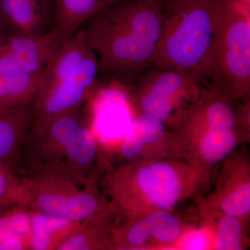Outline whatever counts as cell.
<instances>
[{"label":"cell","instance_id":"obj_9","mask_svg":"<svg viewBox=\"0 0 250 250\" xmlns=\"http://www.w3.org/2000/svg\"><path fill=\"white\" fill-rule=\"evenodd\" d=\"M80 107L62 113L39 132L30 134L28 150L40 170L57 171L67 145L84 123Z\"/></svg>","mask_w":250,"mask_h":250},{"label":"cell","instance_id":"obj_28","mask_svg":"<svg viewBox=\"0 0 250 250\" xmlns=\"http://www.w3.org/2000/svg\"><path fill=\"white\" fill-rule=\"evenodd\" d=\"M1 18H0V34H2V33H1Z\"/></svg>","mask_w":250,"mask_h":250},{"label":"cell","instance_id":"obj_20","mask_svg":"<svg viewBox=\"0 0 250 250\" xmlns=\"http://www.w3.org/2000/svg\"><path fill=\"white\" fill-rule=\"evenodd\" d=\"M149 241L170 246L175 244L183 234V224L169 210H156L142 217Z\"/></svg>","mask_w":250,"mask_h":250},{"label":"cell","instance_id":"obj_27","mask_svg":"<svg viewBox=\"0 0 250 250\" xmlns=\"http://www.w3.org/2000/svg\"><path fill=\"white\" fill-rule=\"evenodd\" d=\"M240 1H243L245 4L250 5V0H240Z\"/></svg>","mask_w":250,"mask_h":250},{"label":"cell","instance_id":"obj_11","mask_svg":"<svg viewBox=\"0 0 250 250\" xmlns=\"http://www.w3.org/2000/svg\"><path fill=\"white\" fill-rule=\"evenodd\" d=\"M32 118L31 104L0 109V166L10 167L27 147Z\"/></svg>","mask_w":250,"mask_h":250},{"label":"cell","instance_id":"obj_4","mask_svg":"<svg viewBox=\"0 0 250 250\" xmlns=\"http://www.w3.org/2000/svg\"><path fill=\"white\" fill-rule=\"evenodd\" d=\"M195 180L192 169L172 161L123 166L111 176V203L115 211L129 218L170 210L187 197Z\"/></svg>","mask_w":250,"mask_h":250},{"label":"cell","instance_id":"obj_10","mask_svg":"<svg viewBox=\"0 0 250 250\" xmlns=\"http://www.w3.org/2000/svg\"><path fill=\"white\" fill-rule=\"evenodd\" d=\"M98 153V143L93 131L85 123L70 140L57 172L83 187H91L93 166Z\"/></svg>","mask_w":250,"mask_h":250},{"label":"cell","instance_id":"obj_22","mask_svg":"<svg viewBox=\"0 0 250 250\" xmlns=\"http://www.w3.org/2000/svg\"><path fill=\"white\" fill-rule=\"evenodd\" d=\"M31 231V210L21 205L0 215V243L12 238L29 240Z\"/></svg>","mask_w":250,"mask_h":250},{"label":"cell","instance_id":"obj_1","mask_svg":"<svg viewBox=\"0 0 250 250\" xmlns=\"http://www.w3.org/2000/svg\"><path fill=\"white\" fill-rule=\"evenodd\" d=\"M83 28L99 74L130 85L152 66L160 40L161 9L147 0H117Z\"/></svg>","mask_w":250,"mask_h":250},{"label":"cell","instance_id":"obj_13","mask_svg":"<svg viewBox=\"0 0 250 250\" xmlns=\"http://www.w3.org/2000/svg\"><path fill=\"white\" fill-rule=\"evenodd\" d=\"M165 122L155 117L137 113L122 140L121 154L126 160L137 159L147 147L158 144L167 135Z\"/></svg>","mask_w":250,"mask_h":250},{"label":"cell","instance_id":"obj_16","mask_svg":"<svg viewBox=\"0 0 250 250\" xmlns=\"http://www.w3.org/2000/svg\"><path fill=\"white\" fill-rule=\"evenodd\" d=\"M105 8L100 0H56L53 29L67 39Z\"/></svg>","mask_w":250,"mask_h":250},{"label":"cell","instance_id":"obj_6","mask_svg":"<svg viewBox=\"0 0 250 250\" xmlns=\"http://www.w3.org/2000/svg\"><path fill=\"white\" fill-rule=\"evenodd\" d=\"M18 205L81 223L107 220L116 212L111 202L93 187H83L65 176L46 170L22 177Z\"/></svg>","mask_w":250,"mask_h":250},{"label":"cell","instance_id":"obj_17","mask_svg":"<svg viewBox=\"0 0 250 250\" xmlns=\"http://www.w3.org/2000/svg\"><path fill=\"white\" fill-rule=\"evenodd\" d=\"M42 71L31 75H0V109L31 105Z\"/></svg>","mask_w":250,"mask_h":250},{"label":"cell","instance_id":"obj_26","mask_svg":"<svg viewBox=\"0 0 250 250\" xmlns=\"http://www.w3.org/2000/svg\"><path fill=\"white\" fill-rule=\"evenodd\" d=\"M102 2L104 5L105 7H108L109 5L113 4V2L117 1V0H100Z\"/></svg>","mask_w":250,"mask_h":250},{"label":"cell","instance_id":"obj_19","mask_svg":"<svg viewBox=\"0 0 250 250\" xmlns=\"http://www.w3.org/2000/svg\"><path fill=\"white\" fill-rule=\"evenodd\" d=\"M223 184L215 197L220 213L244 219L250 212V182L249 172L236 177V180Z\"/></svg>","mask_w":250,"mask_h":250},{"label":"cell","instance_id":"obj_14","mask_svg":"<svg viewBox=\"0 0 250 250\" xmlns=\"http://www.w3.org/2000/svg\"><path fill=\"white\" fill-rule=\"evenodd\" d=\"M179 129L197 141V156L206 164H216L228 157L238 145L240 134L243 131L188 126Z\"/></svg>","mask_w":250,"mask_h":250},{"label":"cell","instance_id":"obj_24","mask_svg":"<svg viewBox=\"0 0 250 250\" xmlns=\"http://www.w3.org/2000/svg\"><path fill=\"white\" fill-rule=\"evenodd\" d=\"M213 237L206 229L192 230L184 232L177 243L181 250H200L209 249L213 246Z\"/></svg>","mask_w":250,"mask_h":250},{"label":"cell","instance_id":"obj_3","mask_svg":"<svg viewBox=\"0 0 250 250\" xmlns=\"http://www.w3.org/2000/svg\"><path fill=\"white\" fill-rule=\"evenodd\" d=\"M99 75L98 58L84 31H77L54 54L44 70L31 103V134L60 116L80 107L93 89Z\"/></svg>","mask_w":250,"mask_h":250},{"label":"cell","instance_id":"obj_21","mask_svg":"<svg viewBox=\"0 0 250 250\" xmlns=\"http://www.w3.org/2000/svg\"><path fill=\"white\" fill-rule=\"evenodd\" d=\"M244 228L241 219L222 213L219 219L213 249L217 250H241L244 249Z\"/></svg>","mask_w":250,"mask_h":250},{"label":"cell","instance_id":"obj_18","mask_svg":"<svg viewBox=\"0 0 250 250\" xmlns=\"http://www.w3.org/2000/svg\"><path fill=\"white\" fill-rule=\"evenodd\" d=\"M111 228L107 220L84 222L79 229L67 238L57 250L113 249Z\"/></svg>","mask_w":250,"mask_h":250},{"label":"cell","instance_id":"obj_25","mask_svg":"<svg viewBox=\"0 0 250 250\" xmlns=\"http://www.w3.org/2000/svg\"><path fill=\"white\" fill-rule=\"evenodd\" d=\"M147 1L154 3V4L158 5L161 9V6H162V5L165 2L166 0H147Z\"/></svg>","mask_w":250,"mask_h":250},{"label":"cell","instance_id":"obj_23","mask_svg":"<svg viewBox=\"0 0 250 250\" xmlns=\"http://www.w3.org/2000/svg\"><path fill=\"white\" fill-rule=\"evenodd\" d=\"M22 178L10 167L0 166V205H18L21 197Z\"/></svg>","mask_w":250,"mask_h":250},{"label":"cell","instance_id":"obj_12","mask_svg":"<svg viewBox=\"0 0 250 250\" xmlns=\"http://www.w3.org/2000/svg\"><path fill=\"white\" fill-rule=\"evenodd\" d=\"M83 223L31 210L29 250H57Z\"/></svg>","mask_w":250,"mask_h":250},{"label":"cell","instance_id":"obj_8","mask_svg":"<svg viewBox=\"0 0 250 250\" xmlns=\"http://www.w3.org/2000/svg\"><path fill=\"white\" fill-rule=\"evenodd\" d=\"M66 40L59 31L0 34V75H31L44 70Z\"/></svg>","mask_w":250,"mask_h":250},{"label":"cell","instance_id":"obj_2","mask_svg":"<svg viewBox=\"0 0 250 250\" xmlns=\"http://www.w3.org/2000/svg\"><path fill=\"white\" fill-rule=\"evenodd\" d=\"M218 0H166L153 66L178 70L208 84Z\"/></svg>","mask_w":250,"mask_h":250},{"label":"cell","instance_id":"obj_7","mask_svg":"<svg viewBox=\"0 0 250 250\" xmlns=\"http://www.w3.org/2000/svg\"><path fill=\"white\" fill-rule=\"evenodd\" d=\"M208 85L187 72L152 65L130 85V102L137 113L177 128Z\"/></svg>","mask_w":250,"mask_h":250},{"label":"cell","instance_id":"obj_5","mask_svg":"<svg viewBox=\"0 0 250 250\" xmlns=\"http://www.w3.org/2000/svg\"><path fill=\"white\" fill-rule=\"evenodd\" d=\"M208 85L234 102L250 94V6L218 0Z\"/></svg>","mask_w":250,"mask_h":250},{"label":"cell","instance_id":"obj_15","mask_svg":"<svg viewBox=\"0 0 250 250\" xmlns=\"http://www.w3.org/2000/svg\"><path fill=\"white\" fill-rule=\"evenodd\" d=\"M49 0H0V18L18 33H39Z\"/></svg>","mask_w":250,"mask_h":250}]
</instances>
